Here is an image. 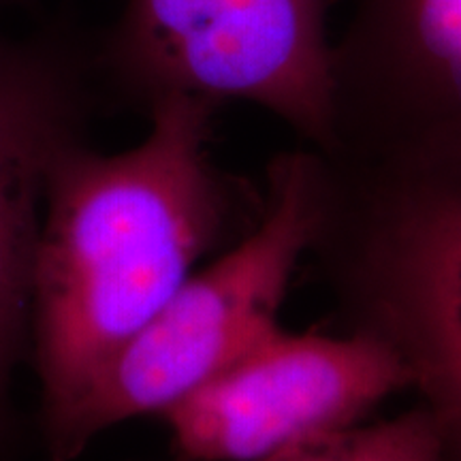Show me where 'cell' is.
<instances>
[{
  "label": "cell",
  "instance_id": "5",
  "mask_svg": "<svg viewBox=\"0 0 461 461\" xmlns=\"http://www.w3.org/2000/svg\"><path fill=\"white\" fill-rule=\"evenodd\" d=\"M403 389L406 366L372 333L278 327L158 417L176 461H263L366 423Z\"/></svg>",
  "mask_w": 461,
  "mask_h": 461
},
{
  "label": "cell",
  "instance_id": "8",
  "mask_svg": "<svg viewBox=\"0 0 461 461\" xmlns=\"http://www.w3.org/2000/svg\"><path fill=\"white\" fill-rule=\"evenodd\" d=\"M263 461H442V447L434 419L417 403Z\"/></svg>",
  "mask_w": 461,
  "mask_h": 461
},
{
  "label": "cell",
  "instance_id": "1",
  "mask_svg": "<svg viewBox=\"0 0 461 461\" xmlns=\"http://www.w3.org/2000/svg\"><path fill=\"white\" fill-rule=\"evenodd\" d=\"M218 103L169 95L118 154L75 143L45 188L32 276L43 429L71 411L248 210L210 154Z\"/></svg>",
  "mask_w": 461,
  "mask_h": 461
},
{
  "label": "cell",
  "instance_id": "3",
  "mask_svg": "<svg viewBox=\"0 0 461 461\" xmlns=\"http://www.w3.org/2000/svg\"><path fill=\"white\" fill-rule=\"evenodd\" d=\"M327 171L312 250L350 331L400 355L442 461H461V163L348 169L327 160Z\"/></svg>",
  "mask_w": 461,
  "mask_h": 461
},
{
  "label": "cell",
  "instance_id": "2",
  "mask_svg": "<svg viewBox=\"0 0 461 461\" xmlns=\"http://www.w3.org/2000/svg\"><path fill=\"white\" fill-rule=\"evenodd\" d=\"M327 186L319 149L272 158L255 224L214 263L190 274L71 411L43 429L48 459L75 461L113 425L158 417L278 330L293 276L319 238Z\"/></svg>",
  "mask_w": 461,
  "mask_h": 461
},
{
  "label": "cell",
  "instance_id": "4",
  "mask_svg": "<svg viewBox=\"0 0 461 461\" xmlns=\"http://www.w3.org/2000/svg\"><path fill=\"white\" fill-rule=\"evenodd\" d=\"M330 0H126L96 48L120 90L146 103L194 95L278 115L310 148L333 141Z\"/></svg>",
  "mask_w": 461,
  "mask_h": 461
},
{
  "label": "cell",
  "instance_id": "9",
  "mask_svg": "<svg viewBox=\"0 0 461 461\" xmlns=\"http://www.w3.org/2000/svg\"><path fill=\"white\" fill-rule=\"evenodd\" d=\"M7 3H17V0H0V5H7Z\"/></svg>",
  "mask_w": 461,
  "mask_h": 461
},
{
  "label": "cell",
  "instance_id": "7",
  "mask_svg": "<svg viewBox=\"0 0 461 461\" xmlns=\"http://www.w3.org/2000/svg\"><path fill=\"white\" fill-rule=\"evenodd\" d=\"M96 48L67 28L0 34V445L7 397L32 312L45 188L56 160L84 141Z\"/></svg>",
  "mask_w": 461,
  "mask_h": 461
},
{
  "label": "cell",
  "instance_id": "6",
  "mask_svg": "<svg viewBox=\"0 0 461 461\" xmlns=\"http://www.w3.org/2000/svg\"><path fill=\"white\" fill-rule=\"evenodd\" d=\"M331 73L333 165L461 163V0H357Z\"/></svg>",
  "mask_w": 461,
  "mask_h": 461
}]
</instances>
